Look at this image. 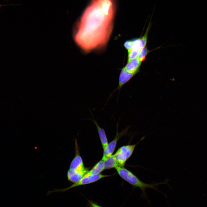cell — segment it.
Returning a JSON list of instances; mask_svg holds the SVG:
<instances>
[{
	"instance_id": "obj_1",
	"label": "cell",
	"mask_w": 207,
	"mask_h": 207,
	"mask_svg": "<svg viewBox=\"0 0 207 207\" xmlns=\"http://www.w3.org/2000/svg\"><path fill=\"white\" fill-rule=\"evenodd\" d=\"M115 0H91L78 23L74 38L86 52L102 48L112 32Z\"/></svg>"
},
{
	"instance_id": "obj_2",
	"label": "cell",
	"mask_w": 207,
	"mask_h": 207,
	"mask_svg": "<svg viewBox=\"0 0 207 207\" xmlns=\"http://www.w3.org/2000/svg\"><path fill=\"white\" fill-rule=\"evenodd\" d=\"M119 175L124 180L132 185L134 188L138 187L142 191L141 197L145 199L148 198L145 193V190L147 188L153 189L159 192L162 193L158 189V186L162 184L168 185L167 179L159 183L148 184L145 183L133 174L132 172L125 168L117 166L115 168Z\"/></svg>"
},
{
	"instance_id": "obj_3",
	"label": "cell",
	"mask_w": 207,
	"mask_h": 207,
	"mask_svg": "<svg viewBox=\"0 0 207 207\" xmlns=\"http://www.w3.org/2000/svg\"><path fill=\"white\" fill-rule=\"evenodd\" d=\"M76 148L75 156L71 162L67 173L68 180L73 183L80 181L88 171L84 166L78 150Z\"/></svg>"
},
{
	"instance_id": "obj_4",
	"label": "cell",
	"mask_w": 207,
	"mask_h": 207,
	"mask_svg": "<svg viewBox=\"0 0 207 207\" xmlns=\"http://www.w3.org/2000/svg\"><path fill=\"white\" fill-rule=\"evenodd\" d=\"M139 142L131 145L123 146L119 148L114 156L118 166L123 167L126 161L132 154L136 146Z\"/></svg>"
},
{
	"instance_id": "obj_5",
	"label": "cell",
	"mask_w": 207,
	"mask_h": 207,
	"mask_svg": "<svg viewBox=\"0 0 207 207\" xmlns=\"http://www.w3.org/2000/svg\"><path fill=\"white\" fill-rule=\"evenodd\" d=\"M110 176V175H105L99 174L88 176H83L82 178L78 182L74 183L69 187L61 189H55L53 191H49L47 193V195L52 193L56 192H63L66 191L80 185L89 184L96 182L103 178Z\"/></svg>"
},
{
	"instance_id": "obj_6",
	"label": "cell",
	"mask_w": 207,
	"mask_h": 207,
	"mask_svg": "<svg viewBox=\"0 0 207 207\" xmlns=\"http://www.w3.org/2000/svg\"><path fill=\"white\" fill-rule=\"evenodd\" d=\"M118 123L117 124L116 134L114 139L108 144L106 148L103 150V154L101 160L103 161L112 155L116 148L117 141L122 136L126 134L128 132V127L122 131L120 133L118 131Z\"/></svg>"
},
{
	"instance_id": "obj_7",
	"label": "cell",
	"mask_w": 207,
	"mask_h": 207,
	"mask_svg": "<svg viewBox=\"0 0 207 207\" xmlns=\"http://www.w3.org/2000/svg\"><path fill=\"white\" fill-rule=\"evenodd\" d=\"M137 73L129 72L126 70L123 67L120 73L118 86L113 92L116 90H118L119 92L123 86L129 81Z\"/></svg>"
},
{
	"instance_id": "obj_8",
	"label": "cell",
	"mask_w": 207,
	"mask_h": 207,
	"mask_svg": "<svg viewBox=\"0 0 207 207\" xmlns=\"http://www.w3.org/2000/svg\"><path fill=\"white\" fill-rule=\"evenodd\" d=\"M141 62L136 57L127 62L124 68L127 71L137 73L141 65Z\"/></svg>"
},
{
	"instance_id": "obj_9",
	"label": "cell",
	"mask_w": 207,
	"mask_h": 207,
	"mask_svg": "<svg viewBox=\"0 0 207 207\" xmlns=\"http://www.w3.org/2000/svg\"><path fill=\"white\" fill-rule=\"evenodd\" d=\"M92 121L95 124L97 130L101 145L104 150L108 144V139L104 130L100 127L93 116Z\"/></svg>"
},
{
	"instance_id": "obj_10",
	"label": "cell",
	"mask_w": 207,
	"mask_h": 207,
	"mask_svg": "<svg viewBox=\"0 0 207 207\" xmlns=\"http://www.w3.org/2000/svg\"><path fill=\"white\" fill-rule=\"evenodd\" d=\"M104 170V161L101 160L98 162L89 171L86 173L84 176L96 175Z\"/></svg>"
},
{
	"instance_id": "obj_11",
	"label": "cell",
	"mask_w": 207,
	"mask_h": 207,
	"mask_svg": "<svg viewBox=\"0 0 207 207\" xmlns=\"http://www.w3.org/2000/svg\"><path fill=\"white\" fill-rule=\"evenodd\" d=\"M104 169L116 168L118 166L114 155H112L104 161Z\"/></svg>"
},
{
	"instance_id": "obj_12",
	"label": "cell",
	"mask_w": 207,
	"mask_h": 207,
	"mask_svg": "<svg viewBox=\"0 0 207 207\" xmlns=\"http://www.w3.org/2000/svg\"><path fill=\"white\" fill-rule=\"evenodd\" d=\"M141 49L134 48L128 51V62L137 57Z\"/></svg>"
},
{
	"instance_id": "obj_13",
	"label": "cell",
	"mask_w": 207,
	"mask_h": 207,
	"mask_svg": "<svg viewBox=\"0 0 207 207\" xmlns=\"http://www.w3.org/2000/svg\"><path fill=\"white\" fill-rule=\"evenodd\" d=\"M149 52V51L146 47H145L141 49L137 57L142 62L145 59Z\"/></svg>"
},
{
	"instance_id": "obj_14",
	"label": "cell",
	"mask_w": 207,
	"mask_h": 207,
	"mask_svg": "<svg viewBox=\"0 0 207 207\" xmlns=\"http://www.w3.org/2000/svg\"><path fill=\"white\" fill-rule=\"evenodd\" d=\"M133 41L129 40L126 41L124 43V46L128 51L132 49Z\"/></svg>"
},
{
	"instance_id": "obj_15",
	"label": "cell",
	"mask_w": 207,
	"mask_h": 207,
	"mask_svg": "<svg viewBox=\"0 0 207 207\" xmlns=\"http://www.w3.org/2000/svg\"><path fill=\"white\" fill-rule=\"evenodd\" d=\"M89 207H103L98 205L97 203L88 200Z\"/></svg>"
},
{
	"instance_id": "obj_16",
	"label": "cell",
	"mask_w": 207,
	"mask_h": 207,
	"mask_svg": "<svg viewBox=\"0 0 207 207\" xmlns=\"http://www.w3.org/2000/svg\"></svg>"
}]
</instances>
